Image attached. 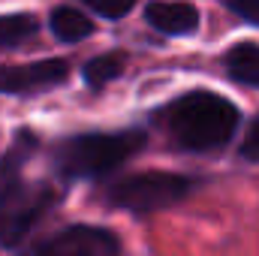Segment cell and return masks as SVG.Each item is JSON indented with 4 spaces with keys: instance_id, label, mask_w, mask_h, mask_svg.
<instances>
[{
    "instance_id": "cell-1",
    "label": "cell",
    "mask_w": 259,
    "mask_h": 256,
    "mask_svg": "<svg viewBox=\"0 0 259 256\" xmlns=\"http://www.w3.org/2000/svg\"><path fill=\"white\" fill-rule=\"evenodd\" d=\"M169 127L181 148L187 151H211L232 139L238 127V109L217 94L193 91L172 103Z\"/></svg>"
},
{
    "instance_id": "cell-2",
    "label": "cell",
    "mask_w": 259,
    "mask_h": 256,
    "mask_svg": "<svg viewBox=\"0 0 259 256\" xmlns=\"http://www.w3.org/2000/svg\"><path fill=\"white\" fill-rule=\"evenodd\" d=\"M148 136L142 130L127 133H81L58 145L55 166L66 178H97L118 169L136 151H142Z\"/></svg>"
},
{
    "instance_id": "cell-3",
    "label": "cell",
    "mask_w": 259,
    "mask_h": 256,
    "mask_svg": "<svg viewBox=\"0 0 259 256\" xmlns=\"http://www.w3.org/2000/svg\"><path fill=\"white\" fill-rule=\"evenodd\" d=\"M193 190V181L175 172H139L115 181L106 199L109 205L121 208V211H136V214H151L160 208H169L175 202H181L187 193Z\"/></svg>"
},
{
    "instance_id": "cell-4",
    "label": "cell",
    "mask_w": 259,
    "mask_h": 256,
    "mask_svg": "<svg viewBox=\"0 0 259 256\" xmlns=\"http://www.w3.org/2000/svg\"><path fill=\"white\" fill-rule=\"evenodd\" d=\"M52 202L55 190L49 184H24L15 178L0 193V244L18 247Z\"/></svg>"
},
{
    "instance_id": "cell-5",
    "label": "cell",
    "mask_w": 259,
    "mask_h": 256,
    "mask_svg": "<svg viewBox=\"0 0 259 256\" xmlns=\"http://www.w3.org/2000/svg\"><path fill=\"white\" fill-rule=\"evenodd\" d=\"M118 250V235L103 226H69L52 241L39 244V253L49 256H112Z\"/></svg>"
},
{
    "instance_id": "cell-6",
    "label": "cell",
    "mask_w": 259,
    "mask_h": 256,
    "mask_svg": "<svg viewBox=\"0 0 259 256\" xmlns=\"http://www.w3.org/2000/svg\"><path fill=\"white\" fill-rule=\"evenodd\" d=\"M69 75V64L64 58H49L36 64L0 66V94H30V91H49L61 84Z\"/></svg>"
},
{
    "instance_id": "cell-7",
    "label": "cell",
    "mask_w": 259,
    "mask_h": 256,
    "mask_svg": "<svg viewBox=\"0 0 259 256\" xmlns=\"http://www.w3.org/2000/svg\"><path fill=\"white\" fill-rule=\"evenodd\" d=\"M145 18L151 27H157L160 33H172V36H181V33H193L199 27V9L190 3H169V0H154L148 9H145Z\"/></svg>"
},
{
    "instance_id": "cell-8",
    "label": "cell",
    "mask_w": 259,
    "mask_h": 256,
    "mask_svg": "<svg viewBox=\"0 0 259 256\" xmlns=\"http://www.w3.org/2000/svg\"><path fill=\"white\" fill-rule=\"evenodd\" d=\"M226 69L235 81L259 88V46L256 42H238L226 52Z\"/></svg>"
},
{
    "instance_id": "cell-9",
    "label": "cell",
    "mask_w": 259,
    "mask_h": 256,
    "mask_svg": "<svg viewBox=\"0 0 259 256\" xmlns=\"http://www.w3.org/2000/svg\"><path fill=\"white\" fill-rule=\"evenodd\" d=\"M52 33L61 42H78V39L94 33V21L88 15H81L78 9H72V6H61V9L52 12Z\"/></svg>"
},
{
    "instance_id": "cell-10",
    "label": "cell",
    "mask_w": 259,
    "mask_h": 256,
    "mask_svg": "<svg viewBox=\"0 0 259 256\" xmlns=\"http://www.w3.org/2000/svg\"><path fill=\"white\" fill-rule=\"evenodd\" d=\"M36 148V136L30 130H18L15 136V145L0 157V193L6 190L15 178H18V169L24 166V160L30 157V151Z\"/></svg>"
},
{
    "instance_id": "cell-11",
    "label": "cell",
    "mask_w": 259,
    "mask_h": 256,
    "mask_svg": "<svg viewBox=\"0 0 259 256\" xmlns=\"http://www.w3.org/2000/svg\"><path fill=\"white\" fill-rule=\"evenodd\" d=\"M124 66H127V55L124 52H106V55H97L94 61H88L81 75H84V81L91 88H103L112 78H118L124 72Z\"/></svg>"
},
{
    "instance_id": "cell-12",
    "label": "cell",
    "mask_w": 259,
    "mask_h": 256,
    "mask_svg": "<svg viewBox=\"0 0 259 256\" xmlns=\"http://www.w3.org/2000/svg\"><path fill=\"white\" fill-rule=\"evenodd\" d=\"M33 33H36V18L33 15H24V12L0 15V49L18 46V42H24Z\"/></svg>"
},
{
    "instance_id": "cell-13",
    "label": "cell",
    "mask_w": 259,
    "mask_h": 256,
    "mask_svg": "<svg viewBox=\"0 0 259 256\" xmlns=\"http://www.w3.org/2000/svg\"><path fill=\"white\" fill-rule=\"evenodd\" d=\"M94 12H100V15H106V18H121V15H127L130 9L136 6V0H84Z\"/></svg>"
},
{
    "instance_id": "cell-14",
    "label": "cell",
    "mask_w": 259,
    "mask_h": 256,
    "mask_svg": "<svg viewBox=\"0 0 259 256\" xmlns=\"http://www.w3.org/2000/svg\"><path fill=\"white\" fill-rule=\"evenodd\" d=\"M223 3H226V9H232L244 21L259 24V0H223Z\"/></svg>"
},
{
    "instance_id": "cell-15",
    "label": "cell",
    "mask_w": 259,
    "mask_h": 256,
    "mask_svg": "<svg viewBox=\"0 0 259 256\" xmlns=\"http://www.w3.org/2000/svg\"><path fill=\"white\" fill-rule=\"evenodd\" d=\"M241 160H247V163H259V121L256 124H250L247 136H244V142H241Z\"/></svg>"
}]
</instances>
